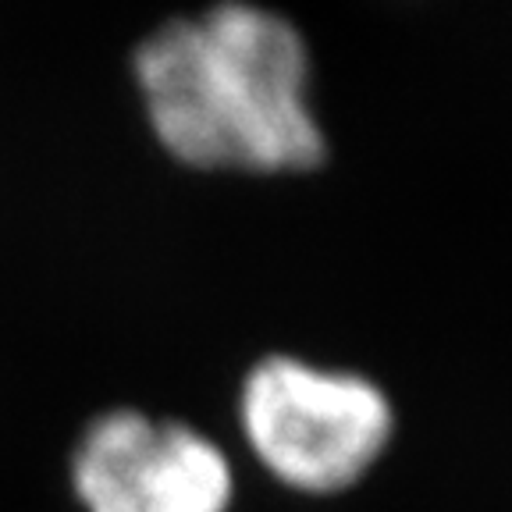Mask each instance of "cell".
<instances>
[{
    "label": "cell",
    "instance_id": "obj_1",
    "mask_svg": "<svg viewBox=\"0 0 512 512\" xmlns=\"http://www.w3.org/2000/svg\"><path fill=\"white\" fill-rule=\"evenodd\" d=\"M146 125L178 164L299 175L328 160L313 54L285 11L221 0L153 25L132 50Z\"/></svg>",
    "mask_w": 512,
    "mask_h": 512
},
{
    "label": "cell",
    "instance_id": "obj_2",
    "mask_svg": "<svg viewBox=\"0 0 512 512\" xmlns=\"http://www.w3.org/2000/svg\"><path fill=\"white\" fill-rule=\"evenodd\" d=\"M242 438L274 480L335 495L363 480L395 438L392 395L363 370L267 352L242 374Z\"/></svg>",
    "mask_w": 512,
    "mask_h": 512
},
{
    "label": "cell",
    "instance_id": "obj_3",
    "mask_svg": "<svg viewBox=\"0 0 512 512\" xmlns=\"http://www.w3.org/2000/svg\"><path fill=\"white\" fill-rule=\"evenodd\" d=\"M72 491L86 512H232V459L178 416L118 406L93 416L72 448Z\"/></svg>",
    "mask_w": 512,
    "mask_h": 512
}]
</instances>
